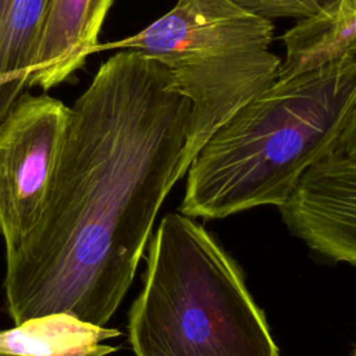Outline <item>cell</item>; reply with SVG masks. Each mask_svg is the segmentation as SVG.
<instances>
[{
    "instance_id": "cell-5",
    "label": "cell",
    "mask_w": 356,
    "mask_h": 356,
    "mask_svg": "<svg viewBox=\"0 0 356 356\" xmlns=\"http://www.w3.org/2000/svg\"><path fill=\"white\" fill-rule=\"evenodd\" d=\"M68 110L47 95L24 96L0 122V236L6 254L40 218Z\"/></svg>"
},
{
    "instance_id": "cell-4",
    "label": "cell",
    "mask_w": 356,
    "mask_h": 356,
    "mask_svg": "<svg viewBox=\"0 0 356 356\" xmlns=\"http://www.w3.org/2000/svg\"><path fill=\"white\" fill-rule=\"evenodd\" d=\"M274 25L231 0H178L163 17L103 49L140 51L161 63L192 106L188 157L238 108L267 89L281 60L273 51Z\"/></svg>"
},
{
    "instance_id": "cell-10",
    "label": "cell",
    "mask_w": 356,
    "mask_h": 356,
    "mask_svg": "<svg viewBox=\"0 0 356 356\" xmlns=\"http://www.w3.org/2000/svg\"><path fill=\"white\" fill-rule=\"evenodd\" d=\"M282 40L286 54L275 79L356 57V15L338 10L302 19L282 36Z\"/></svg>"
},
{
    "instance_id": "cell-6",
    "label": "cell",
    "mask_w": 356,
    "mask_h": 356,
    "mask_svg": "<svg viewBox=\"0 0 356 356\" xmlns=\"http://www.w3.org/2000/svg\"><path fill=\"white\" fill-rule=\"evenodd\" d=\"M310 249L356 266V161L332 153L310 167L278 207Z\"/></svg>"
},
{
    "instance_id": "cell-12",
    "label": "cell",
    "mask_w": 356,
    "mask_h": 356,
    "mask_svg": "<svg viewBox=\"0 0 356 356\" xmlns=\"http://www.w3.org/2000/svg\"><path fill=\"white\" fill-rule=\"evenodd\" d=\"M337 153L356 161V103L349 114L348 122L339 136Z\"/></svg>"
},
{
    "instance_id": "cell-8",
    "label": "cell",
    "mask_w": 356,
    "mask_h": 356,
    "mask_svg": "<svg viewBox=\"0 0 356 356\" xmlns=\"http://www.w3.org/2000/svg\"><path fill=\"white\" fill-rule=\"evenodd\" d=\"M118 335L67 312L49 313L0 330V356H107L118 348L103 342Z\"/></svg>"
},
{
    "instance_id": "cell-9",
    "label": "cell",
    "mask_w": 356,
    "mask_h": 356,
    "mask_svg": "<svg viewBox=\"0 0 356 356\" xmlns=\"http://www.w3.org/2000/svg\"><path fill=\"white\" fill-rule=\"evenodd\" d=\"M51 0H0V122L29 86Z\"/></svg>"
},
{
    "instance_id": "cell-11",
    "label": "cell",
    "mask_w": 356,
    "mask_h": 356,
    "mask_svg": "<svg viewBox=\"0 0 356 356\" xmlns=\"http://www.w3.org/2000/svg\"><path fill=\"white\" fill-rule=\"evenodd\" d=\"M235 6L264 19H309L339 10L341 0H231Z\"/></svg>"
},
{
    "instance_id": "cell-14",
    "label": "cell",
    "mask_w": 356,
    "mask_h": 356,
    "mask_svg": "<svg viewBox=\"0 0 356 356\" xmlns=\"http://www.w3.org/2000/svg\"><path fill=\"white\" fill-rule=\"evenodd\" d=\"M352 356H356V349H355V352H353V355Z\"/></svg>"
},
{
    "instance_id": "cell-3",
    "label": "cell",
    "mask_w": 356,
    "mask_h": 356,
    "mask_svg": "<svg viewBox=\"0 0 356 356\" xmlns=\"http://www.w3.org/2000/svg\"><path fill=\"white\" fill-rule=\"evenodd\" d=\"M128 337L135 356H280L241 268L182 213L165 214L150 241Z\"/></svg>"
},
{
    "instance_id": "cell-2",
    "label": "cell",
    "mask_w": 356,
    "mask_h": 356,
    "mask_svg": "<svg viewBox=\"0 0 356 356\" xmlns=\"http://www.w3.org/2000/svg\"><path fill=\"white\" fill-rule=\"evenodd\" d=\"M356 103V57L275 79L203 143L179 213L224 218L282 206L303 174L337 152Z\"/></svg>"
},
{
    "instance_id": "cell-1",
    "label": "cell",
    "mask_w": 356,
    "mask_h": 356,
    "mask_svg": "<svg viewBox=\"0 0 356 356\" xmlns=\"http://www.w3.org/2000/svg\"><path fill=\"white\" fill-rule=\"evenodd\" d=\"M192 106L157 60L122 50L68 110L39 221L6 254L14 324L67 312L106 325L128 292L159 209L188 171Z\"/></svg>"
},
{
    "instance_id": "cell-7",
    "label": "cell",
    "mask_w": 356,
    "mask_h": 356,
    "mask_svg": "<svg viewBox=\"0 0 356 356\" xmlns=\"http://www.w3.org/2000/svg\"><path fill=\"white\" fill-rule=\"evenodd\" d=\"M114 0H51L31 83L50 89L99 49L97 36Z\"/></svg>"
},
{
    "instance_id": "cell-13",
    "label": "cell",
    "mask_w": 356,
    "mask_h": 356,
    "mask_svg": "<svg viewBox=\"0 0 356 356\" xmlns=\"http://www.w3.org/2000/svg\"><path fill=\"white\" fill-rule=\"evenodd\" d=\"M339 11L356 15V0H341Z\"/></svg>"
}]
</instances>
